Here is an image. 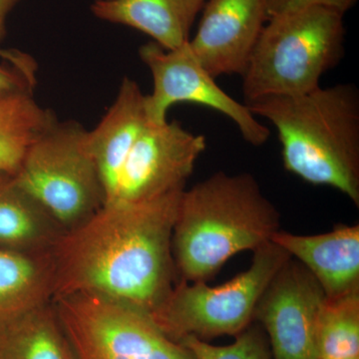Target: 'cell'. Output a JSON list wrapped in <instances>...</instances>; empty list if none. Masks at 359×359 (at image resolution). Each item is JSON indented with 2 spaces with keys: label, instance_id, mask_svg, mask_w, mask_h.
Instances as JSON below:
<instances>
[{
  "label": "cell",
  "instance_id": "cell-20",
  "mask_svg": "<svg viewBox=\"0 0 359 359\" xmlns=\"http://www.w3.org/2000/svg\"><path fill=\"white\" fill-rule=\"evenodd\" d=\"M195 359H273L268 337L259 327L245 328L229 346H212L205 340L186 337L181 341Z\"/></svg>",
  "mask_w": 359,
  "mask_h": 359
},
{
  "label": "cell",
  "instance_id": "cell-5",
  "mask_svg": "<svg viewBox=\"0 0 359 359\" xmlns=\"http://www.w3.org/2000/svg\"><path fill=\"white\" fill-rule=\"evenodd\" d=\"M290 257L269 241L254 250L250 268L230 282L219 287L205 282L176 283L151 318L175 341L190 337L205 341L236 337L250 327L259 299Z\"/></svg>",
  "mask_w": 359,
  "mask_h": 359
},
{
  "label": "cell",
  "instance_id": "cell-10",
  "mask_svg": "<svg viewBox=\"0 0 359 359\" xmlns=\"http://www.w3.org/2000/svg\"><path fill=\"white\" fill-rule=\"evenodd\" d=\"M205 148L204 135L188 131L181 123L148 121L123 166L111 202L150 200L184 190Z\"/></svg>",
  "mask_w": 359,
  "mask_h": 359
},
{
  "label": "cell",
  "instance_id": "cell-15",
  "mask_svg": "<svg viewBox=\"0 0 359 359\" xmlns=\"http://www.w3.org/2000/svg\"><path fill=\"white\" fill-rule=\"evenodd\" d=\"M63 233L14 175L0 172V250L45 254Z\"/></svg>",
  "mask_w": 359,
  "mask_h": 359
},
{
  "label": "cell",
  "instance_id": "cell-14",
  "mask_svg": "<svg viewBox=\"0 0 359 359\" xmlns=\"http://www.w3.org/2000/svg\"><path fill=\"white\" fill-rule=\"evenodd\" d=\"M207 0H95L99 20L128 26L149 35L166 50L190 40L191 29Z\"/></svg>",
  "mask_w": 359,
  "mask_h": 359
},
{
  "label": "cell",
  "instance_id": "cell-3",
  "mask_svg": "<svg viewBox=\"0 0 359 359\" xmlns=\"http://www.w3.org/2000/svg\"><path fill=\"white\" fill-rule=\"evenodd\" d=\"M278 231L280 212L252 175L218 172L182 194L172 237L177 273L185 282H205Z\"/></svg>",
  "mask_w": 359,
  "mask_h": 359
},
{
  "label": "cell",
  "instance_id": "cell-24",
  "mask_svg": "<svg viewBox=\"0 0 359 359\" xmlns=\"http://www.w3.org/2000/svg\"><path fill=\"white\" fill-rule=\"evenodd\" d=\"M348 359H359V358H348Z\"/></svg>",
  "mask_w": 359,
  "mask_h": 359
},
{
  "label": "cell",
  "instance_id": "cell-4",
  "mask_svg": "<svg viewBox=\"0 0 359 359\" xmlns=\"http://www.w3.org/2000/svg\"><path fill=\"white\" fill-rule=\"evenodd\" d=\"M344 16L311 6L269 18L242 74L245 104L318 88L344 57Z\"/></svg>",
  "mask_w": 359,
  "mask_h": 359
},
{
  "label": "cell",
  "instance_id": "cell-17",
  "mask_svg": "<svg viewBox=\"0 0 359 359\" xmlns=\"http://www.w3.org/2000/svg\"><path fill=\"white\" fill-rule=\"evenodd\" d=\"M0 359H78L53 302L0 330Z\"/></svg>",
  "mask_w": 359,
  "mask_h": 359
},
{
  "label": "cell",
  "instance_id": "cell-18",
  "mask_svg": "<svg viewBox=\"0 0 359 359\" xmlns=\"http://www.w3.org/2000/svg\"><path fill=\"white\" fill-rule=\"evenodd\" d=\"M56 120L32 89L0 91V172L15 175L29 146Z\"/></svg>",
  "mask_w": 359,
  "mask_h": 359
},
{
  "label": "cell",
  "instance_id": "cell-12",
  "mask_svg": "<svg viewBox=\"0 0 359 359\" xmlns=\"http://www.w3.org/2000/svg\"><path fill=\"white\" fill-rule=\"evenodd\" d=\"M271 241L308 269L327 299L359 287L358 224H339L316 236L278 231Z\"/></svg>",
  "mask_w": 359,
  "mask_h": 359
},
{
  "label": "cell",
  "instance_id": "cell-13",
  "mask_svg": "<svg viewBox=\"0 0 359 359\" xmlns=\"http://www.w3.org/2000/svg\"><path fill=\"white\" fill-rule=\"evenodd\" d=\"M145 97L136 81L125 77L107 113L88 130V147L102 181L105 204L114 198L123 166L147 125Z\"/></svg>",
  "mask_w": 359,
  "mask_h": 359
},
{
  "label": "cell",
  "instance_id": "cell-21",
  "mask_svg": "<svg viewBox=\"0 0 359 359\" xmlns=\"http://www.w3.org/2000/svg\"><path fill=\"white\" fill-rule=\"evenodd\" d=\"M358 0H268L269 18L306 7L320 6L346 14Z\"/></svg>",
  "mask_w": 359,
  "mask_h": 359
},
{
  "label": "cell",
  "instance_id": "cell-1",
  "mask_svg": "<svg viewBox=\"0 0 359 359\" xmlns=\"http://www.w3.org/2000/svg\"><path fill=\"white\" fill-rule=\"evenodd\" d=\"M184 191L106 203L65 231L49 252L54 299L93 294L154 313L176 285L172 237Z\"/></svg>",
  "mask_w": 359,
  "mask_h": 359
},
{
  "label": "cell",
  "instance_id": "cell-9",
  "mask_svg": "<svg viewBox=\"0 0 359 359\" xmlns=\"http://www.w3.org/2000/svg\"><path fill=\"white\" fill-rule=\"evenodd\" d=\"M325 301L316 278L290 257L271 280L255 316L268 334L273 359H318V323Z\"/></svg>",
  "mask_w": 359,
  "mask_h": 359
},
{
  "label": "cell",
  "instance_id": "cell-11",
  "mask_svg": "<svg viewBox=\"0 0 359 359\" xmlns=\"http://www.w3.org/2000/svg\"><path fill=\"white\" fill-rule=\"evenodd\" d=\"M189 45L212 77L245 72L269 20L268 0H207Z\"/></svg>",
  "mask_w": 359,
  "mask_h": 359
},
{
  "label": "cell",
  "instance_id": "cell-2",
  "mask_svg": "<svg viewBox=\"0 0 359 359\" xmlns=\"http://www.w3.org/2000/svg\"><path fill=\"white\" fill-rule=\"evenodd\" d=\"M275 126L283 166L306 183L328 186L359 205V92L337 84L245 104Z\"/></svg>",
  "mask_w": 359,
  "mask_h": 359
},
{
  "label": "cell",
  "instance_id": "cell-16",
  "mask_svg": "<svg viewBox=\"0 0 359 359\" xmlns=\"http://www.w3.org/2000/svg\"><path fill=\"white\" fill-rule=\"evenodd\" d=\"M53 299L54 269L49 252L0 250V330Z\"/></svg>",
  "mask_w": 359,
  "mask_h": 359
},
{
  "label": "cell",
  "instance_id": "cell-6",
  "mask_svg": "<svg viewBox=\"0 0 359 359\" xmlns=\"http://www.w3.org/2000/svg\"><path fill=\"white\" fill-rule=\"evenodd\" d=\"M14 177L65 231L83 224L105 204L88 130L74 120L57 119L40 134Z\"/></svg>",
  "mask_w": 359,
  "mask_h": 359
},
{
  "label": "cell",
  "instance_id": "cell-7",
  "mask_svg": "<svg viewBox=\"0 0 359 359\" xmlns=\"http://www.w3.org/2000/svg\"><path fill=\"white\" fill-rule=\"evenodd\" d=\"M53 304L78 359H195L141 309L87 294Z\"/></svg>",
  "mask_w": 359,
  "mask_h": 359
},
{
  "label": "cell",
  "instance_id": "cell-19",
  "mask_svg": "<svg viewBox=\"0 0 359 359\" xmlns=\"http://www.w3.org/2000/svg\"><path fill=\"white\" fill-rule=\"evenodd\" d=\"M318 359L359 358V287L327 299L318 332Z\"/></svg>",
  "mask_w": 359,
  "mask_h": 359
},
{
  "label": "cell",
  "instance_id": "cell-22",
  "mask_svg": "<svg viewBox=\"0 0 359 359\" xmlns=\"http://www.w3.org/2000/svg\"><path fill=\"white\" fill-rule=\"evenodd\" d=\"M36 81L11 65H0V91L11 89L34 90Z\"/></svg>",
  "mask_w": 359,
  "mask_h": 359
},
{
  "label": "cell",
  "instance_id": "cell-8",
  "mask_svg": "<svg viewBox=\"0 0 359 359\" xmlns=\"http://www.w3.org/2000/svg\"><path fill=\"white\" fill-rule=\"evenodd\" d=\"M139 55L153 79L152 92L145 97L149 122H166L168 110L176 104H198L231 119L250 145L259 147L269 140L268 127L245 103L235 100L217 84L216 78L203 67L189 42L172 50L148 42L142 45Z\"/></svg>",
  "mask_w": 359,
  "mask_h": 359
},
{
  "label": "cell",
  "instance_id": "cell-25",
  "mask_svg": "<svg viewBox=\"0 0 359 359\" xmlns=\"http://www.w3.org/2000/svg\"><path fill=\"white\" fill-rule=\"evenodd\" d=\"M0 54H1V49H0Z\"/></svg>",
  "mask_w": 359,
  "mask_h": 359
},
{
  "label": "cell",
  "instance_id": "cell-23",
  "mask_svg": "<svg viewBox=\"0 0 359 359\" xmlns=\"http://www.w3.org/2000/svg\"><path fill=\"white\" fill-rule=\"evenodd\" d=\"M21 0H0V44L6 36V21L9 13Z\"/></svg>",
  "mask_w": 359,
  "mask_h": 359
}]
</instances>
